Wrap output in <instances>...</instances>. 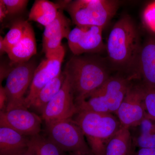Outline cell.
Masks as SVG:
<instances>
[{
  "label": "cell",
  "mask_w": 155,
  "mask_h": 155,
  "mask_svg": "<svg viewBox=\"0 0 155 155\" xmlns=\"http://www.w3.org/2000/svg\"><path fill=\"white\" fill-rule=\"evenodd\" d=\"M8 15H14L22 12L27 5V0H2Z\"/></svg>",
  "instance_id": "24"
},
{
  "label": "cell",
  "mask_w": 155,
  "mask_h": 155,
  "mask_svg": "<svg viewBox=\"0 0 155 155\" xmlns=\"http://www.w3.org/2000/svg\"><path fill=\"white\" fill-rule=\"evenodd\" d=\"M130 128L121 127L110 140L106 146L105 155H133L134 147Z\"/></svg>",
  "instance_id": "17"
},
{
  "label": "cell",
  "mask_w": 155,
  "mask_h": 155,
  "mask_svg": "<svg viewBox=\"0 0 155 155\" xmlns=\"http://www.w3.org/2000/svg\"><path fill=\"white\" fill-rule=\"evenodd\" d=\"M107 58L99 54L74 55L64 71L69 80L76 106L104 84L112 76Z\"/></svg>",
  "instance_id": "2"
},
{
  "label": "cell",
  "mask_w": 155,
  "mask_h": 155,
  "mask_svg": "<svg viewBox=\"0 0 155 155\" xmlns=\"http://www.w3.org/2000/svg\"><path fill=\"white\" fill-rule=\"evenodd\" d=\"M37 53L36 41L34 31L28 23L25 34L22 39L6 52L11 61V66L25 63Z\"/></svg>",
  "instance_id": "15"
},
{
  "label": "cell",
  "mask_w": 155,
  "mask_h": 155,
  "mask_svg": "<svg viewBox=\"0 0 155 155\" xmlns=\"http://www.w3.org/2000/svg\"><path fill=\"white\" fill-rule=\"evenodd\" d=\"M69 155H80L76 154H74V153H70V154H69Z\"/></svg>",
  "instance_id": "31"
},
{
  "label": "cell",
  "mask_w": 155,
  "mask_h": 155,
  "mask_svg": "<svg viewBox=\"0 0 155 155\" xmlns=\"http://www.w3.org/2000/svg\"><path fill=\"white\" fill-rule=\"evenodd\" d=\"M104 28L92 25L76 26L67 38L70 51L75 56L84 54H99L106 50L103 41Z\"/></svg>",
  "instance_id": "9"
},
{
  "label": "cell",
  "mask_w": 155,
  "mask_h": 155,
  "mask_svg": "<svg viewBox=\"0 0 155 155\" xmlns=\"http://www.w3.org/2000/svg\"><path fill=\"white\" fill-rule=\"evenodd\" d=\"M77 111L70 83L66 76L61 90L44 109L42 119L48 125L72 119Z\"/></svg>",
  "instance_id": "11"
},
{
  "label": "cell",
  "mask_w": 155,
  "mask_h": 155,
  "mask_svg": "<svg viewBox=\"0 0 155 155\" xmlns=\"http://www.w3.org/2000/svg\"></svg>",
  "instance_id": "32"
},
{
  "label": "cell",
  "mask_w": 155,
  "mask_h": 155,
  "mask_svg": "<svg viewBox=\"0 0 155 155\" xmlns=\"http://www.w3.org/2000/svg\"><path fill=\"white\" fill-rule=\"evenodd\" d=\"M0 51L1 54H2L4 53H6V49L3 41V38L2 36L0 37Z\"/></svg>",
  "instance_id": "30"
},
{
  "label": "cell",
  "mask_w": 155,
  "mask_h": 155,
  "mask_svg": "<svg viewBox=\"0 0 155 155\" xmlns=\"http://www.w3.org/2000/svg\"><path fill=\"white\" fill-rule=\"evenodd\" d=\"M116 0L67 1L64 8L76 26L92 25L104 28L119 7Z\"/></svg>",
  "instance_id": "5"
},
{
  "label": "cell",
  "mask_w": 155,
  "mask_h": 155,
  "mask_svg": "<svg viewBox=\"0 0 155 155\" xmlns=\"http://www.w3.org/2000/svg\"><path fill=\"white\" fill-rule=\"evenodd\" d=\"M7 94L5 87L1 85L0 87V110L1 111H5L7 107Z\"/></svg>",
  "instance_id": "26"
},
{
  "label": "cell",
  "mask_w": 155,
  "mask_h": 155,
  "mask_svg": "<svg viewBox=\"0 0 155 155\" xmlns=\"http://www.w3.org/2000/svg\"><path fill=\"white\" fill-rule=\"evenodd\" d=\"M65 54L62 45L56 51L45 54V59L36 67L28 94L25 97V106L27 109L31 107L42 89L61 73Z\"/></svg>",
  "instance_id": "8"
},
{
  "label": "cell",
  "mask_w": 155,
  "mask_h": 155,
  "mask_svg": "<svg viewBox=\"0 0 155 155\" xmlns=\"http://www.w3.org/2000/svg\"><path fill=\"white\" fill-rule=\"evenodd\" d=\"M142 43L133 19L122 16L111 29L106 45L107 59L113 71L138 80L139 58Z\"/></svg>",
  "instance_id": "1"
},
{
  "label": "cell",
  "mask_w": 155,
  "mask_h": 155,
  "mask_svg": "<svg viewBox=\"0 0 155 155\" xmlns=\"http://www.w3.org/2000/svg\"><path fill=\"white\" fill-rule=\"evenodd\" d=\"M142 86L144 91L145 107L147 113L146 117L155 122V88Z\"/></svg>",
  "instance_id": "23"
},
{
  "label": "cell",
  "mask_w": 155,
  "mask_h": 155,
  "mask_svg": "<svg viewBox=\"0 0 155 155\" xmlns=\"http://www.w3.org/2000/svg\"><path fill=\"white\" fill-rule=\"evenodd\" d=\"M29 144L36 155H66L54 143L39 134L31 137Z\"/></svg>",
  "instance_id": "21"
},
{
  "label": "cell",
  "mask_w": 155,
  "mask_h": 155,
  "mask_svg": "<svg viewBox=\"0 0 155 155\" xmlns=\"http://www.w3.org/2000/svg\"><path fill=\"white\" fill-rule=\"evenodd\" d=\"M8 14L7 9L5 4L3 3L2 0L0 1V20L3 22V20L5 18Z\"/></svg>",
  "instance_id": "28"
},
{
  "label": "cell",
  "mask_w": 155,
  "mask_h": 155,
  "mask_svg": "<svg viewBox=\"0 0 155 155\" xmlns=\"http://www.w3.org/2000/svg\"><path fill=\"white\" fill-rule=\"evenodd\" d=\"M134 155H155V149H139Z\"/></svg>",
  "instance_id": "27"
},
{
  "label": "cell",
  "mask_w": 155,
  "mask_h": 155,
  "mask_svg": "<svg viewBox=\"0 0 155 155\" xmlns=\"http://www.w3.org/2000/svg\"><path fill=\"white\" fill-rule=\"evenodd\" d=\"M134 81L120 73L112 75L101 86L76 105L78 111L116 114Z\"/></svg>",
  "instance_id": "4"
},
{
  "label": "cell",
  "mask_w": 155,
  "mask_h": 155,
  "mask_svg": "<svg viewBox=\"0 0 155 155\" xmlns=\"http://www.w3.org/2000/svg\"><path fill=\"white\" fill-rule=\"evenodd\" d=\"M138 80L143 86L155 88V36L148 37L142 46L139 58Z\"/></svg>",
  "instance_id": "13"
},
{
  "label": "cell",
  "mask_w": 155,
  "mask_h": 155,
  "mask_svg": "<svg viewBox=\"0 0 155 155\" xmlns=\"http://www.w3.org/2000/svg\"><path fill=\"white\" fill-rule=\"evenodd\" d=\"M13 155H36V154L33 149L29 144L28 147Z\"/></svg>",
  "instance_id": "29"
},
{
  "label": "cell",
  "mask_w": 155,
  "mask_h": 155,
  "mask_svg": "<svg viewBox=\"0 0 155 155\" xmlns=\"http://www.w3.org/2000/svg\"><path fill=\"white\" fill-rule=\"evenodd\" d=\"M41 123L42 119L25 107L0 112V126L8 127L25 136L39 134Z\"/></svg>",
  "instance_id": "12"
},
{
  "label": "cell",
  "mask_w": 155,
  "mask_h": 155,
  "mask_svg": "<svg viewBox=\"0 0 155 155\" xmlns=\"http://www.w3.org/2000/svg\"><path fill=\"white\" fill-rule=\"evenodd\" d=\"M66 75L61 71L59 75L45 85L37 94L32 103L31 107L42 114L44 109L61 90Z\"/></svg>",
  "instance_id": "19"
},
{
  "label": "cell",
  "mask_w": 155,
  "mask_h": 155,
  "mask_svg": "<svg viewBox=\"0 0 155 155\" xmlns=\"http://www.w3.org/2000/svg\"><path fill=\"white\" fill-rule=\"evenodd\" d=\"M70 31L69 20L60 9L55 19L45 27L43 37V48L45 54L54 51L61 47L62 40L68 38Z\"/></svg>",
  "instance_id": "14"
},
{
  "label": "cell",
  "mask_w": 155,
  "mask_h": 155,
  "mask_svg": "<svg viewBox=\"0 0 155 155\" xmlns=\"http://www.w3.org/2000/svg\"><path fill=\"white\" fill-rule=\"evenodd\" d=\"M72 119L82 130L93 155H105L108 142L121 127L111 114L80 110Z\"/></svg>",
  "instance_id": "3"
},
{
  "label": "cell",
  "mask_w": 155,
  "mask_h": 155,
  "mask_svg": "<svg viewBox=\"0 0 155 155\" xmlns=\"http://www.w3.org/2000/svg\"><path fill=\"white\" fill-rule=\"evenodd\" d=\"M135 135L132 136L134 147L139 149H155V122L149 118H145L137 127Z\"/></svg>",
  "instance_id": "20"
},
{
  "label": "cell",
  "mask_w": 155,
  "mask_h": 155,
  "mask_svg": "<svg viewBox=\"0 0 155 155\" xmlns=\"http://www.w3.org/2000/svg\"><path fill=\"white\" fill-rule=\"evenodd\" d=\"M143 16L146 25L155 33V2L146 8Z\"/></svg>",
  "instance_id": "25"
},
{
  "label": "cell",
  "mask_w": 155,
  "mask_h": 155,
  "mask_svg": "<svg viewBox=\"0 0 155 155\" xmlns=\"http://www.w3.org/2000/svg\"><path fill=\"white\" fill-rule=\"evenodd\" d=\"M28 24V21L23 19H18L13 22L10 30L3 38L6 53L8 50L13 47L22 39Z\"/></svg>",
  "instance_id": "22"
},
{
  "label": "cell",
  "mask_w": 155,
  "mask_h": 155,
  "mask_svg": "<svg viewBox=\"0 0 155 155\" xmlns=\"http://www.w3.org/2000/svg\"><path fill=\"white\" fill-rule=\"evenodd\" d=\"M60 9L58 4L48 0H37L31 9L28 20L38 22L46 27L57 18Z\"/></svg>",
  "instance_id": "18"
},
{
  "label": "cell",
  "mask_w": 155,
  "mask_h": 155,
  "mask_svg": "<svg viewBox=\"0 0 155 155\" xmlns=\"http://www.w3.org/2000/svg\"><path fill=\"white\" fill-rule=\"evenodd\" d=\"M30 138L8 127H0V155H13L28 147Z\"/></svg>",
  "instance_id": "16"
},
{
  "label": "cell",
  "mask_w": 155,
  "mask_h": 155,
  "mask_svg": "<svg viewBox=\"0 0 155 155\" xmlns=\"http://www.w3.org/2000/svg\"><path fill=\"white\" fill-rule=\"evenodd\" d=\"M36 67L35 62L30 60L14 65L11 69L7 77L5 87L8 98L5 111L17 108H26L24 94L30 87Z\"/></svg>",
  "instance_id": "7"
},
{
  "label": "cell",
  "mask_w": 155,
  "mask_h": 155,
  "mask_svg": "<svg viewBox=\"0 0 155 155\" xmlns=\"http://www.w3.org/2000/svg\"><path fill=\"white\" fill-rule=\"evenodd\" d=\"M46 127L47 137L64 152L93 155L82 130L72 119L48 124Z\"/></svg>",
  "instance_id": "6"
},
{
  "label": "cell",
  "mask_w": 155,
  "mask_h": 155,
  "mask_svg": "<svg viewBox=\"0 0 155 155\" xmlns=\"http://www.w3.org/2000/svg\"><path fill=\"white\" fill-rule=\"evenodd\" d=\"M116 115L121 127H137L146 118L147 113L144 103L143 87L140 82L132 83Z\"/></svg>",
  "instance_id": "10"
}]
</instances>
